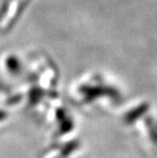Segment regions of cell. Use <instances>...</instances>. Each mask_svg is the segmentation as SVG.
Wrapping results in <instances>:
<instances>
[{
    "label": "cell",
    "mask_w": 157,
    "mask_h": 158,
    "mask_svg": "<svg viewBox=\"0 0 157 158\" xmlns=\"http://www.w3.org/2000/svg\"><path fill=\"white\" fill-rule=\"evenodd\" d=\"M6 68L11 74H18L21 70V64L18 58L13 55L9 56L6 59Z\"/></svg>",
    "instance_id": "1"
},
{
    "label": "cell",
    "mask_w": 157,
    "mask_h": 158,
    "mask_svg": "<svg viewBox=\"0 0 157 158\" xmlns=\"http://www.w3.org/2000/svg\"><path fill=\"white\" fill-rule=\"evenodd\" d=\"M8 118V113L5 110H0V121H4Z\"/></svg>",
    "instance_id": "2"
}]
</instances>
